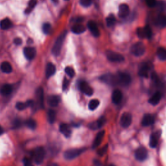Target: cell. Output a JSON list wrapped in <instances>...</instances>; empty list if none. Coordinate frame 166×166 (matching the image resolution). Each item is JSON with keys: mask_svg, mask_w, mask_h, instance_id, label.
<instances>
[{"mask_svg": "<svg viewBox=\"0 0 166 166\" xmlns=\"http://www.w3.org/2000/svg\"><path fill=\"white\" fill-rule=\"evenodd\" d=\"M66 35H67V31H65L57 39V40L52 49V53L55 56H58L61 53V49Z\"/></svg>", "mask_w": 166, "mask_h": 166, "instance_id": "obj_1", "label": "cell"}, {"mask_svg": "<svg viewBox=\"0 0 166 166\" xmlns=\"http://www.w3.org/2000/svg\"><path fill=\"white\" fill-rule=\"evenodd\" d=\"M45 151L42 147H39L36 148L34 151H32V157L33 158V160L37 164H41L45 158Z\"/></svg>", "mask_w": 166, "mask_h": 166, "instance_id": "obj_2", "label": "cell"}, {"mask_svg": "<svg viewBox=\"0 0 166 166\" xmlns=\"http://www.w3.org/2000/svg\"><path fill=\"white\" fill-rule=\"evenodd\" d=\"M116 84H119L122 86H127L131 82L130 76L126 73L119 72L116 75Z\"/></svg>", "mask_w": 166, "mask_h": 166, "instance_id": "obj_3", "label": "cell"}, {"mask_svg": "<svg viewBox=\"0 0 166 166\" xmlns=\"http://www.w3.org/2000/svg\"><path fill=\"white\" fill-rule=\"evenodd\" d=\"M130 52L132 55L136 57L142 56L145 52V46L142 42H136L132 45L130 48Z\"/></svg>", "mask_w": 166, "mask_h": 166, "instance_id": "obj_4", "label": "cell"}, {"mask_svg": "<svg viewBox=\"0 0 166 166\" xmlns=\"http://www.w3.org/2000/svg\"><path fill=\"white\" fill-rule=\"evenodd\" d=\"M85 151L84 148H81V149H71L66 151L64 154V158L67 160H72V159H74L79 156L81 154H82L83 152Z\"/></svg>", "mask_w": 166, "mask_h": 166, "instance_id": "obj_5", "label": "cell"}, {"mask_svg": "<svg viewBox=\"0 0 166 166\" xmlns=\"http://www.w3.org/2000/svg\"><path fill=\"white\" fill-rule=\"evenodd\" d=\"M106 55H107L109 61L113 62H123L125 60V58L122 55L112 51H107Z\"/></svg>", "mask_w": 166, "mask_h": 166, "instance_id": "obj_6", "label": "cell"}, {"mask_svg": "<svg viewBox=\"0 0 166 166\" xmlns=\"http://www.w3.org/2000/svg\"><path fill=\"white\" fill-rule=\"evenodd\" d=\"M148 156L147 150L145 147H141L138 148L135 152V158L138 160L143 162L147 159Z\"/></svg>", "mask_w": 166, "mask_h": 166, "instance_id": "obj_7", "label": "cell"}, {"mask_svg": "<svg viewBox=\"0 0 166 166\" xmlns=\"http://www.w3.org/2000/svg\"><path fill=\"white\" fill-rule=\"evenodd\" d=\"M132 116L130 113L125 112L120 119V125L124 128H127L131 125Z\"/></svg>", "mask_w": 166, "mask_h": 166, "instance_id": "obj_8", "label": "cell"}, {"mask_svg": "<svg viewBox=\"0 0 166 166\" xmlns=\"http://www.w3.org/2000/svg\"><path fill=\"white\" fill-rule=\"evenodd\" d=\"M79 88L82 92L88 96H91L94 94V90H93L92 88L86 82L83 81L79 84Z\"/></svg>", "mask_w": 166, "mask_h": 166, "instance_id": "obj_9", "label": "cell"}, {"mask_svg": "<svg viewBox=\"0 0 166 166\" xmlns=\"http://www.w3.org/2000/svg\"><path fill=\"white\" fill-rule=\"evenodd\" d=\"M106 123V119L104 117H101L96 121L92 122L88 125V127L92 130H97L101 129Z\"/></svg>", "mask_w": 166, "mask_h": 166, "instance_id": "obj_10", "label": "cell"}, {"mask_svg": "<svg viewBox=\"0 0 166 166\" xmlns=\"http://www.w3.org/2000/svg\"><path fill=\"white\" fill-rule=\"evenodd\" d=\"M130 12L129 6L128 5L125 3H122L119 6V12L118 16L121 18H125L127 17Z\"/></svg>", "mask_w": 166, "mask_h": 166, "instance_id": "obj_11", "label": "cell"}, {"mask_svg": "<svg viewBox=\"0 0 166 166\" xmlns=\"http://www.w3.org/2000/svg\"><path fill=\"white\" fill-rule=\"evenodd\" d=\"M87 26H88V28L89 29V30L90 31V32H92V34L93 35L96 37L99 36V35H100V31H99L97 25L95 22L92 20L89 21L88 22Z\"/></svg>", "mask_w": 166, "mask_h": 166, "instance_id": "obj_12", "label": "cell"}, {"mask_svg": "<svg viewBox=\"0 0 166 166\" xmlns=\"http://www.w3.org/2000/svg\"><path fill=\"white\" fill-rule=\"evenodd\" d=\"M36 51L34 48L31 47H26L23 49V54L25 58L28 60H32L36 56Z\"/></svg>", "mask_w": 166, "mask_h": 166, "instance_id": "obj_13", "label": "cell"}, {"mask_svg": "<svg viewBox=\"0 0 166 166\" xmlns=\"http://www.w3.org/2000/svg\"><path fill=\"white\" fill-rule=\"evenodd\" d=\"M151 65L147 63L143 64L139 70V75L143 77H147L151 70Z\"/></svg>", "mask_w": 166, "mask_h": 166, "instance_id": "obj_14", "label": "cell"}, {"mask_svg": "<svg viewBox=\"0 0 166 166\" xmlns=\"http://www.w3.org/2000/svg\"><path fill=\"white\" fill-rule=\"evenodd\" d=\"M123 94L119 90H115L112 93V100L114 104H119L122 100Z\"/></svg>", "mask_w": 166, "mask_h": 166, "instance_id": "obj_15", "label": "cell"}, {"mask_svg": "<svg viewBox=\"0 0 166 166\" xmlns=\"http://www.w3.org/2000/svg\"><path fill=\"white\" fill-rule=\"evenodd\" d=\"M155 123V117L151 114H145L142 121V125L144 127H148Z\"/></svg>", "mask_w": 166, "mask_h": 166, "instance_id": "obj_16", "label": "cell"}, {"mask_svg": "<svg viewBox=\"0 0 166 166\" xmlns=\"http://www.w3.org/2000/svg\"><path fill=\"white\" fill-rule=\"evenodd\" d=\"M104 134H105V131L104 130H102V131H100L99 132V133L97 134L94 141V143H93V145H92V147L95 149L96 147H97L98 146L101 144L103 139L104 136Z\"/></svg>", "mask_w": 166, "mask_h": 166, "instance_id": "obj_17", "label": "cell"}, {"mask_svg": "<svg viewBox=\"0 0 166 166\" xmlns=\"http://www.w3.org/2000/svg\"><path fill=\"white\" fill-rule=\"evenodd\" d=\"M59 130L66 137L69 138L71 134V130L67 124H62L59 127Z\"/></svg>", "mask_w": 166, "mask_h": 166, "instance_id": "obj_18", "label": "cell"}, {"mask_svg": "<svg viewBox=\"0 0 166 166\" xmlns=\"http://www.w3.org/2000/svg\"><path fill=\"white\" fill-rule=\"evenodd\" d=\"M60 97L58 96H50L48 98V103L52 107H56L60 103Z\"/></svg>", "mask_w": 166, "mask_h": 166, "instance_id": "obj_19", "label": "cell"}, {"mask_svg": "<svg viewBox=\"0 0 166 166\" xmlns=\"http://www.w3.org/2000/svg\"><path fill=\"white\" fill-rule=\"evenodd\" d=\"M160 137V132H156V133L152 134L150 138L149 145L150 147L152 148H155L157 147L158 143V138Z\"/></svg>", "mask_w": 166, "mask_h": 166, "instance_id": "obj_20", "label": "cell"}, {"mask_svg": "<svg viewBox=\"0 0 166 166\" xmlns=\"http://www.w3.org/2000/svg\"><path fill=\"white\" fill-rule=\"evenodd\" d=\"M12 92V87L8 84H4L2 86L1 89H0V93L3 96H6L10 95Z\"/></svg>", "mask_w": 166, "mask_h": 166, "instance_id": "obj_21", "label": "cell"}, {"mask_svg": "<svg viewBox=\"0 0 166 166\" xmlns=\"http://www.w3.org/2000/svg\"><path fill=\"white\" fill-rule=\"evenodd\" d=\"M161 94L160 92H156L155 94L152 96L149 100V103L150 104H151L152 105H156L158 104L159 103H160V100H161Z\"/></svg>", "mask_w": 166, "mask_h": 166, "instance_id": "obj_22", "label": "cell"}, {"mask_svg": "<svg viewBox=\"0 0 166 166\" xmlns=\"http://www.w3.org/2000/svg\"><path fill=\"white\" fill-rule=\"evenodd\" d=\"M55 71H56L55 66L53 63H48L47 65V67H46V71H45L46 77L49 78L53 76L55 74Z\"/></svg>", "mask_w": 166, "mask_h": 166, "instance_id": "obj_23", "label": "cell"}, {"mask_svg": "<svg viewBox=\"0 0 166 166\" xmlns=\"http://www.w3.org/2000/svg\"><path fill=\"white\" fill-rule=\"evenodd\" d=\"M155 23L158 27L162 28L166 27V16L164 15H159L156 19Z\"/></svg>", "mask_w": 166, "mask_h": 166, "instance_id": "obj_24", "label": "cell"}, {"mask_svg": "<svg viewBox=\"0 0 166 166\" xmlns=\"http://www.w3.org/2000/svg\"><path fill=\"white\" fill-rule=\"evenodd\" d=\"M12 26V23L9 18H5L0 22V28L3 30H7Z\"/></svg>", "mask_w": 166, "mask_h": 166, "instance_id": "obj_25", "label": "cell"}, {"mask_svg": "<svg viewBox=\"0 0 166 166\" xmlns=\"http://www.w3.org/2000/svg\"><path fill=\"white\" fill-rule=\"evenodd\" d=\"M86 28L82 24H75L71 28V31L75 34H81V33L85 32Z\"/></svg>", "mask_w": 166, "mask_h": 166, "instance_id": "obj_26", "label": "cell"}, {"mask_svg": "<svg viewBox=\"0 0 166 166\" xmlns=\"http://www.w3.org/2000/svg\"><path fill=\"white\" fill-rule=\"evenodd\" d=\"M0 68L2 72L5 73V74H10L12 71V67L11 65V64L8 62H3L2 63Z\"/></svg>", "mask_w": 166, "mask_h": 166, "instance_id": "obj_27", "label": "cell"}, {"mask_svg": "<svg viewBox=\"0 0 166 166\" xmlns=\"http://www.w3.org/2000/svg\"><path fill=\"white\" fill-rule=\"evenodd\" d=\"M36 98L39 104L43 107L44 105V91L42 88H39L36 90Z\"/></svg>", "mask_w": 166, "mask_h": 166, "instance_id": "obj_28", "label": "cell"}, {"mask_svg": "<svg viewBox=\"0 0 166 166\" xmlns=\"http://www.w3.org/2000/svg\"><path fill=\"white\" fill-rule=\"evenodd\" d=\"M32 104V101H28L26 103L18 102L16 104V108L18 110H23L26 108L30 107V106H31Z\"/></svg>", "mask_w": 166, "mask_h": 166, "instance_id": "obj_29", "label": "cell"}, {"mask_svg": "<svg viewBox=\"0 0 166 166\" xmlns=\"http://www.w3.org/2000/svg\"><path fill=\"white\" fill-rule=\"evenodd\" d=\"M156 54L159 59L161 61H166V49L164 48H158Z\"/></svg>", "mask_w": 166, "mask_h": 166, "instance_id": "obj_30", "label": "cell"}, {"mask_svg": "<svg viewBox=\"0 0 166 166\" xmlns=\"http://www.w3.org/2000/svg\"><path fill=\"white\" fill-rule=\"evenodd\" d=\"M48 120L50 123H53L56 120V112L53 110H49L48 112Z\"/></svg>", "mask_w": 166, "mask_h": 166, "instance_id": "obj_31", "label": "cell"}, {"mask_svg": "<svg viewBox=\"0 0 166 166\" xmlns=\"http://www.w3.org/2000/svg\"><path fill=\"white\" fill-rule=\"evenodd\" d=\"M99 104H100V102L98 99H92L88 104V108L90 110H94L99 107Z\"/></svg>", "mask_w": 166, "mask_h": 166, "instance_id": "obj_32", "label": "cell"}, {"mask_svg": "<svg viewBox=\"0 0 166 166\" xmlns=\"http://www.w3.org/2000/svg\"><path fill=\"white\" fill-rule=\"evenodd\" d=\"M106 22H107V25L108 27H112L116 23V19L115 16L113 15H110L107 19H106Z\"/></svg>", "mask_w": 166, "mask_h": 166, "instance_id": "obj_33", "label": "cell"}, {"mask_svg": "<svg viewBox=\"0 0 166 166\" xmlns=\"http://www.w3.org/2000/svg\"><path fill=\"white\" fill-rule=\"evenodd\" d=\"M25 125L28 127H29V129H31L32 130L35 129L36 127V125H37L36 122L32 119H28V120L25 121Z\"/></svg>", "mask_w": 166, "mask_h": 166, "instance_id": "obj_34", "label": "cell"}, {"mask_svg": "<svg viewBox=\"0 0 166 166\" xmlns=\"http://www.w3.org/2000/svg\"><path fill=\"white\" fill-rule=\"evenodd\" d=\"M143 29H144V32H145V38H151L152 36V30H151V28H150V26L148 25H145Z\"/></svg>", "mask_w": 166, "mask_h": 166, "instance_id": "obj_35", "label": "cell"}, {"mask_svg": "<svg viewBox=\"0 0 166 166\" xmlns=\"http://www.w3.org/2000/svg\"><path fill=\"white\" fill-rule=\"evenodd\" d=\"M157 9L160 11H164L166 9V2L164 1H160L156 3Z\"/></svg>", "mask_w": 166, "mask_h": 166, "instance_id": "obj_36", "label": "cell"}, {"mask_svg": "<svg viewBox=\"0 0 166 166\" xmlns=\"http://www.w3.org/2000/svg\"><path fill=\"white\" fill-rule=\"evenodd\" d=\"M64 71L66 72V74L70 77H73L75 75L74 70L71 67H70V66H67V67H66Z\"/></svg>", "mask_w": 166, "mask_h": 166, "instance_id": "obj_37", "label": "cell"}, {"mask_svg": "<svg viewBox=\"0 0 166 166\" xmlns=\"http://www.w3.org/2000/svg\"><path fill=\"white\" fill-rule=\"evenodd\" d=\"M42 29L45 34H49L51 31V25L49 23H45L43 25Z\"/></svg>", "mask_w": 166, "mask_h": 166, "instance_id": "obj_38", "label": "cell"}, {"mask_svg": "<svg viewBox=\"0 0 166 166\" xmlns=\"http://www.w3.org/2000/svg\"><path fill=\"white\" fill-rule=\"evenodd\" d=\"M108 148H109V146L108 145H105L104 147H103L102 148H101L100 149H99L97 152V154L101 156H103V155H104L106 154V152H107V150H108Z\"/></svg>", "mask_w": 166, "mask_h": 166, "instance_id": "obj_39", "label": "cell"}, {"mask_svg": "<svg viewBox=\"0 0 166 166\" xmlns=\"http://www.w3.org/2000/svg\"><path fill=\"white\" fill-rule=\"evenodd\" d=\"M137 35L139 38H145V32H144V29L143 28H138L137 31Z\"/></svg>", "mask_w": 166, "mask_h": 166, "instance_id": "obj_40", "label": "cell"}, {"mask_svg": "<svg viewBox=\"0 0 166 166\" xmlns=\"http://www.w3.org/2000/svg\"><path fill=\"white\" fill-rule=\"evenodd\" d=\"M92 0H80V3L84 7H88L92 5Z\"/></svg>", "mask_w": 166, "mask_h": 166, "instance_id": "obj_41", "label": "cell"}, {"mask_svg": "<svg viewBox=\"0 0 166 166\" xmlns=\"http://www.w3.org/2000/svg\"><path fill=\"white\" fill-rule=\"evenodd\" d=\"M146 3L150 8H153L156 5V0H146Z\"/></svg>", "mask_w": 166, "mask_h": 166, "instance_id": "obj_42", "label": "cell"}, {"mask_svg": "<svg viewBox=\"0 0 166 166\" xmlns=\"http://www.w3.org/2000/svg\"><path fill=\"white\" fill-rule=\"evenodd\" d=\"M37 2H38V0H29V3H28V5H29L28 8L32 10L36 5Z\"/></svg>", "mask_w": 166, "mask_h": 166, "instance_id": "obj_43", "label": "cell"}, {"mask_svg": "<svg viewBox=\"0 0 166 166\" xmlns=\"http://www.w3.org/2000/svg\"><path fill=\"white\" fill-rule=\"evenodd\" d=\"M23 163L24 166H34L32 163V162L28 158H24L23 160Z\"/></svg>", "mask_w": 166, "mask_h": 166, "instance_id": "obj_44", "label": "cell"}, {"mask_svg": "<svg viewBox=\"0 0 166 166\" xmlns=\"http://www.w3.org/2000/svg\"><path fill=\"white\" fill-rule=\"evenodd\" d=\"M69 84H70L69 81L66 78H64V81H63V84H62V89H63L64 91L68 88Z\"/></svg>", "mask_w": 166, "mask_h": 166, "instance_id": "obj_45", "label": "cell"}, {"mask_svg": "<svg viewBox=\"0 0 166 166\" xmlns=\"http://www.w3.org/2000/svg\"><path fill=\"white\" fill-rule=\"evenodd\" d=\"M14 43L17 45H20L22 44V40L20 38H16L14 40Z\"/></svg>", "mask_w": 166, "mask_h": 166, "instance_id": "obj_46", "label": "cell"}, {"mask_svg": "<svg viewBox=\"0 0 166 166\" xmlns=\"http://www.w3.org/2000/svg\"><path fill=\"white\" fill-rule=\"evenodd\" d=\"M20 125H21V122H20V121L19 120V119H18V120H16L14 122V126H15V128L19 127Z\"/></svg>", "mask_w": 166, "mask_h": 166, "instance_id": "obj_47", "label": "cell"}, {"mask_svg": "<svg viewBox=\"0 0 166 166\" xmlns=\"http://www.w3.org/2000/svg\"><path fill=\"white\" fill-rule=\"evenodd\" d=\"M4 132V130L1 127V126H0V136H1L3 133Z\"/></svg>", "mask_w": 166, "mask_h": 166, "instance_id": "obj_48", "label": "cell"}, {"mask_svg": "<svg viewBox=\"0 0 166 166\" xmlns=\"http://www.w3.org/2000/svg\"><path fill=\"white\" fill-rule=\"evenodd\" d=\"M48 166H59V165L56 163H51L48 165Z\"/></svg>", "mask_w": 166, "mask_h": 166, "instance_id": "obj_49", "label": "cell"}, {"mask_svg": "<svg viewBox=\"0 0 166 166\" xmlns=\"http://www.w3.org/2000/svg\"><path fill=\"white\" fill-rule=\"evenodd\" d=\"M52 1L53 2H55V3H57L58 0H52Z\"/></svg>", "mask_w": 166, "mask_h": 166, "instance_id": "obj_50", "label": "cell"}, {"mask_svg": "<svg viewBox=\"0 0 166 166\" xmlns=\"http://www.w3.org/2000/svg\"><path fill=\"white\" fill-rule=\"evenodd\" d=\"M107 166H116V165H113V164H109V165H107Z\"/></svg>", "mask_w": 166, "mask_h": 166, "instance_id": "obj_51", "label": "cell"}, {"mask_svg": "<svg viewBox=\"0 0 166 166\" xmlns=\"http://www.w3.org/2000/svg\"><path fill=\"white\" fill-rule=\"evenodd\" d=\"M66 1H68V0H66Z\"/></svg>", "mask_w": 166, "mask_h": 166, "instance_id": "obj_52", "label": "cell"}]
</instances>
